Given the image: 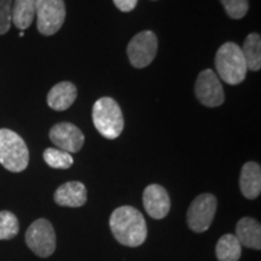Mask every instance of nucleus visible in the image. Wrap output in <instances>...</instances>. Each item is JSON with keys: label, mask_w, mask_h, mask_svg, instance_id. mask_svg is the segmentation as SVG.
Wrapping results in <instances>:
<instances>
[{"label": "nucleus", "mask_w": 261, "mask_h": 261, "mask_svg": "<svg viewBox=\"0 0 261 261\" xmlns=\"http://www.w3.org/2000/svg\"><path fill=\"white\" fill-rule=\"evenodd\" d=\"M242 253L241 246L234 234L226 233L218 241L215 255L219 261H238Z\"/></svg>", "instance_id": "obj_18"}, {"label": "nucleus", "mask_w": 261, "mask_h": 261, "mask_svg": "<svg viewBox=\"0 0 261 261\" xmlns=\"http://www.w3.org/2000/svg\"><path fill=\"white\" fill-rule=\"evenodd\" d=\"M35 17V0H15L11 10V23L21 32L31 27Z\"/></svg>", "instance_id": "obj_16"}, {"label": "nucleus", "mask_w": 261, "mask_h": 261, "mask_svg": "<svg viewBox=\"0 0 261 261\" xmlns=\"http://www.w3.org/2000/svg\"><path fill=\"white\" fill-rule=\"evenodd\" d=\"M14 0H0V35H4L11 27V10Z\"/></svg>", "instance_id": "obj_22"}, {"label": "nucleus", "mask_w": 261, "mask_h": 261, "mask_svg": "<svg viewBox=\"0 0 261 261\" xmlns=\"http://www.w3.org/2000/svg\"><path fill=\"white\" fill-rule=\"evenodd\" d=\"M92 120L96 129L107 139H116L123 130L121 108L112 97H102L94 103Z\"/></svg>", "instance_id": "obj_2"}, {"label": "nucleus", "mask_w": 261, "mask_h": 261, "mask_svg": "<svg viewBox=\"0 0 261 261\" xmlns=\"http://www.w3.org/2000/svg\"><path fill=\"white\" fill-rule=\"evenodd\" d=\"M113 2L116 8L122 12L133 11L138 4V0H113Z\"/></svg>", "instance_id": "obj_23"}, {"label": "nucleus", "mask_w": 261, "mask_h": 261, "mask_svg": "<svg viewBox=\"0 0 261 261\" xmlns=\"http://www.w3.org/2000/svg\"><path fill=\"white\" fill-rule=\"evenodd\" d=\"M54 200L62 207H83L87 201L86 187L80 181L64 182L55 192Z\"/></svg>", "instance_id": "obj_12"}, {"label": "nucleus", "mask_w": 261, "mask_h": 261, "mask_svg": "<svg viewBox=\"0 0 261 261\" xmlns=\"http://www.w3.org/2000/svg\"><path fill=\"white\" fill-rule=\"evenodd\" d=\"M25 243L33 253L40 257H48L56 250V233L46 219H38L28 227Z\"/></svg>", "instance_id": "obj_6"}, {"label": "nucleus", "mask_w": 261, "mask_h": 261, "mask_svg": "<svg viewBox=\"0 0 261 261\" xmlns=\"http://www.w3.org/2000/svg\"><path fill=\"white\" fill-rule=\"evenodd\" d=\"M110 230L120 244L126 247H139L148 237V226L143 214L135 207L122 205L110 215Z\"/></svg>", "instance_id": "obj_1"}, {"label": "nucleus", "mask_w": 261, "mask_h": 261, "mask_svg": "<svg viewBox=\"0 0 261 261\" xmlns=\"http://www.w3.org/2000/svg\"><path fill=\"white\" fill-rule=\"evenodd\" d=\"M44 161L55 169H68L73 166L74 159L71 154L61 149L47 148L42 154Z\"/></svg>", "instance_id": "obj_19"}, {"label": "nucleus", "mask_w": 261, "mask_h": 261, "mask_svg": "<svg viewBox=\"0 0 261 261\" xmlns=\"http://www.w3.org/2000/svg\"><path fill=\"white\" fill-rule=\"evenodd\" d=\"M143 204L152 219H163L171 210V200L165 188L159 184H151L145 188L143 194Z\"/></svg>", "instance_id": "obj_11"}, {"label": "nucleus", "mask_w": 261, "mask_h": 261, "mask_svg": "<svg viewBox=\"0 0 261 261\" xmlns=\"http://www.w3.org/2000/svg\"><path fill=\"white\" fill-rule=\"evenodd\" d=\"M77 96V90L69 81H62L55 85L47 94V104L56 112H63L73 106Z\"/></svg>", "instance_id": "obj_13"}, {"label": "nucleus", "mask_w": 261, "mask_h": 261, "mask_svg": "<svg viewBox=\"0 0 261 261\" xmlns=\"http://www.w3.org/2000/svg\"><path fill=\"white\" fill-rule=\"evenodd\" d=\"M50 139L57 148L63 151L71 152L80 151L84 146L85 136L79 127L70 122L56 123L50 129Z\"/></svg>", "instance_id": "obj_10"}, {"label": "nucleus", "mask_w": 261, "mask_h": 261, "mask_svg": "<svg viewBox=\"0 0 261 261\" xmlns=\"http://www.w3.org/2000/svg\"><path fill=\"white\" fill-rule=\"evenodd\" d=\"M158 54V37L154 32L144 31L132 38L127 46V56L135 68L148 67Z\"/></svg>", "instance_id": "obj_8"}, {"label": "nucleus", "mask_w": 261, "mask_h": 261, "mask_svg": "<svg viewBox=\"0 0 261 261\" xmlns=\"http://www.w3.org/2000/svg\"><path fill=\"white\" fill-rule=\"evenodd\" d=\"M236 238L241 246L261 249V226L253 218H242L236 225Z\"/></svg>", "instance_id": "obj_15"}, {"label": "nucleus", "mask_w": 261, "mask_h": 261, "mask_svg": "<svg viewBox=\"0 0 261 261\" xmlns=\"http://www.w3.org/2000/svg\"><path fill=\"white\" fill-rule=\"evenodd\" d=\"M19 224L14 213L9 211L0 212V241L12 240L17 236Z\"/></svg>", "instance_id": "obj_20"}, {"label": "nucleus", "mask_w": 261, "mask_h": 261, "mask_svg": "<svg viewBox=\"0 0 261 261\" xmlns=\"http://www.w3.org/2000/svg\"><path fill=\"white\" fill-rule=\"evenodd\" d=\"M228 17L233 19H241L247 15L249 10L248 0H220Z\"/></svg>", "instance_id": "obj_21"}, {"label": "nucleus", "mask_w": 261, "mask_h": 261, "mask_svg": "<svg viewBox=\"0 0 261 261\" xmlns=\"http://www.w3.org/2000/svg\"><path fill=\"white\" fill-rule=\"evenodd\" d=\"M217 205V197L214 195H198L188 210V226L196 233L207 231L214 220Z\"/></svg>", "instance_id": "obj_7"}, {"label": "nucleus", "mask_w": 261, "mask_h": 261, "mask_svg": "<svg viewBox=\"0 0 261 261\" xmlns=\"http://www.w3.org/2000/svg\"><path fill=\"white\" fill-rule=\"evenodd\" d=\"M35 17L40 34H56L65 21V5L63 0H35Z\"/></svg>", "instance_id": "obj_5"}, {"label": "nucleus", "mask_w": 261, "mask_h": 261, "mask_svg": "<svg viewBox=\"0 0 261 261\" xmlns=\"http://www.w3.org/2000/svg\"><path fill=\"white\" fill-rule=\"evenodd\" d=\"M215 68L220 79L228 85L242 83L248 70L241 47L234 42L221 45L215 55Z\"/></svg>", "instance_id": "obj_3"}, {"label": "nucleus", "mask_w": 261, "mask_h": 261, "mask_svg": "<svg viewBox=\"0 0 261 261\" xmlns=\"http://www.w3.org/2000/svg\"><path fill=\"white\" fill-rule=\"evenodd\" d=\"M195 94L200 103L208 108L220 107L225 100L223 85L212 69H204L198 74L195 84Z\"/></svg>", "instance_id": "obj_9"}, {"label": "nucleus", "mask_w": 261, "mask_h": 261, "mask_svg": "<svg viewBox=\"0 0 261 261\" xmlns=\"http://www.w3.org/2000/svg\"><path fill=\"white\" fill-rule=\"evenodd\" d=\"M240 188L248 200L259 197L261 192V167L256 162L244 163L240 177Z\"/></svg>", "instance_id": "obj_14"}, {"label": "nucleus", "mask_w": 261, "mask_h": 261, "mask_svg": "<svg viewBox=\"0 0 261 261\" xmlns=\"http://www.w3.org/2000/svg\"><path fill=\"white\" fill-rule=\"evenodd\" d=\"M247 69L257 71L261 68V38L257 33H252L246 38L241 47Z\"/></svg>", "instance_id": "obj_17"}, {"label": "nucleus", "mask_w": 261, "mask_h": 261, "mask_svg": "<svg viewBox=\"0 0 261 261\" xmlns=\"http://www.w3.org/2000/svg\"><path fill=\"white\" fill-rule=\"evenodd\" d=\"M29 150L21 136L9 128H0V165L12 173L28 167Z\"/></svg>", "instance_id": "obj_4"}]
</instances>
